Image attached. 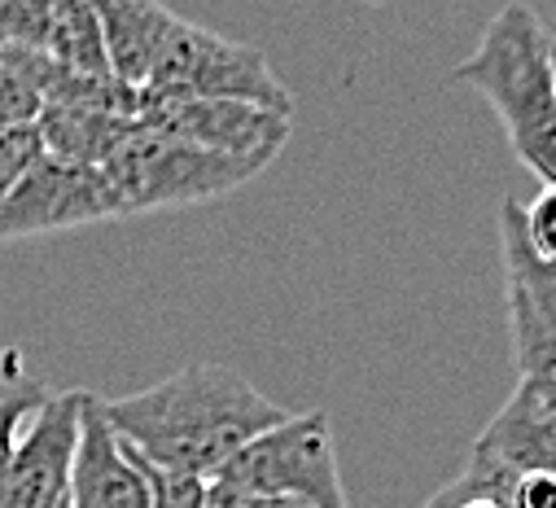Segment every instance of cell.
Returning <instances> with one entry per match:
<instances>
[{
    "label": "cell",
    "mask_w": 556,
    "mask_h": 508,
    "mask_svg": "<svg viewBox=\"0 0 556 508\" xmlns=\"http://www.w3.org/2000/svg\"><path fill=\"white\" fill-rule=\"evenodd\" d=\"M45 53L62 66H75V71H110L92 0H49Z\"/></svg>",
    "instance_id": "15"
},
{
    "label": "cell",
    "mask_w": 556,
    "mask_h": 508,
    "mask_svg": "<svg viewBox=\"0 0 556 508\" xmlns=\"http://www.w3.org/2000/svg\"><path fill=\"white\" fill-rule=\"evenodd\" d=\"M66 508H150V482L141 473V460L118 439L105 417V399L92 391H84Z\"/></svg>",
    "instance_id": "10"
},
{
    "label": "cell",
    "mask_w": 556,
    "mask_h": 508,
    "mask_svg": "<svg viewBox=\"0 0 556 508\" xmlns=\"http://www.w3.org/2000/svg\"><path fill=\"white\" fill-rule=\"evenodd\" d=\"M517 386H526L539 404L556 408V346H552V351H543L530 368H521V381H517Z\"/></svg>",
    "instance_id": "22"
},
{
    "label": "cell",
    "mask_w": 556,
    "mask_h": 508,
    "mask_svg": "<svg viewBox=\"0 0 556 508\" xmlns=\"http://www.w3.org/2000/svg\"><path fill=\"white\" fill-rule=\"evenodd\" d=\"M215 478L258 495H290L312 508H351L329 412H290L281 426L263 430L237 456H228Z\"/></svg>",
    "instance_id": "5"
},
{
    "label": "cell",
    "mask_w": 556,
    "mask_h": 508,
    "mask_svg": "<svg viewBox=\"0 0 556 508\" xmlns=\"http://www.w3.org/2000/svg\"><path fill=\"white\" fill-rule=\"evenodd\" d=\"M460 495H465V478H456V482H447L434 499H426V508H456L460 504Z\"/></svg>",
    "instance_id": "24"
},
{
    "label": "cell",
    "mask_w": 556,
    "mask_h": 508,
    "mask_svg": "<svg viewBox=\"0 0 556 508\" xmlns=\"http://www.w3.org/2000/svg\"><path fill=\"white\" fill-rule=\"evenodd\" d=\"M49 150H45V137L36 123H23V127H0V198H5L27 172L31 163H40Z\"/></svg>",
    "instance_id": "16"
},
{
    "label": "cell",
    "mask_w": 556,
    "mask_h": 508,
    "mask_svg": "<svg viewBox=\"0 0 556 508\" xmlns=\"http://www.w3.org/2000/svg\"><path fill=\"white\" fill-rule=\"evenodd\" d=\"M49 31V0H0V49L23 45L45 49Z\"/></svg>",
    "instance_id": "17"
},
{
    "label": "cell",
    "mask_w": 556,
    "mask_h": 508,
    "mask_svg": "<svg viewBox=\"0 0 556 508\" xmlns=\"http://www.w3.org/2000/svg\"><path fill=\"white\" fill-rule=\"evenodd\" d=\"M500 254H504V285H508V320L517 368H530L543 351L556 346V264L526 237V206L504 202L500 215Z\"/></svg>",
    "instance_id": "9"
},
{
    "label": "cell",
    "mask_w": 556,
    "mask_h": 508,
    "mask_svg": "<svg viewBox=\"0 0 556 508\" xmlns=\"http://www.w3.org/2000/svg\"><path fill=\"white\" fill-rule=\"evenodd\" d=\"M372 5H381V0H372Z\"/></svg>",
    "instance_id": "25"
},
{
    "label": "cell",
    "mask_w": 556,
    "mask_h": 508,
    "mask_svg": "<svg viewBox=\"0 0 556 508\" xmlns=\"http://www.w3.org/2000/svg\"><path fill=\"white\" fill-rule=\"evenodd\" d=\"M101 167H105V176L118 193L123 219L228 198L232 189L250 185L263 172V163H254V158H232V154H219V150H202V145H189L180 137L154 132V127H146V123H136L123 137V145Z\"/></svg>",
    "instance_id": "3"
},
{
    "label": "cell",
    "mask_w": 556,
    "mask_h": 508,
    "mask_svg": "<svg viewBox=\"0 0 556 508\" xmlns=\"http://www.w3.org/2000/svg\"><path fill=\"white\" fill-rule=\"evenodd\" d=\"M180 97H232V101H254L267 110L294 114V97L276 79L263 49L215 36L185 18H176V27L167 31L154 58V71L141 84V105L180 101Z\"/></svg>",
    "instance_id": "4"
},
{
    "label": "cell",
    "mask_w": 556,
    "mask_h": 508,
    "mask_svg": "<svg viewBox=\"0 0 556 508\" xmlns=\"http://www.w3.org/2000/svg\"><path fill=\"white\" fill-rule=\"evenodd\" d=\"M101 219H123L105 167L53 158V154L31 163V172L0 198V241L49 237Z\"/></svg>",
    "instance_id": "6"
},
{
    "label": "cell",
    "mask_w": 556,
    "mask_h": 508,
    "mask_svg": "<svg viewBox=\"0 0 556 508\" xmlns=\"http://www.w3.org/2000/svg\"><path fill=\"white\" fill-rule=\"evenodd\" d=\"M469 473L486 482V491L500 499L521 473H556V408L539 404L526 386H517L473 443Z\"/></svg>",
    "instance_id": "11"
},
{
    "label": "cell",
    "mask_w": 556,
    "mask_h": 508,
    "mask_svg": "<svg viewBox=\"0 0 556 508\" xmlns=\"http://www.w3.org/2000/svg\"><path fill=\"white\" fill-rule=\"evenodd\" d=\"M504 499L508 508H556V473H521Z\"/></svg>",
    "instance_id": "21"
},
{
    "label": "cell",
    "mask_w": 556,
    "mask_h": 508,
    "mask_svg": "<svg viewBox=\"0 0 556 508\" xmlns=\"http://www.w3.org/2000/svg\"><path fill=\"white\" fill-rule=\"evenodd\" d=\"M456 508H508V499L491 495V491H486V482H478L473 473H465V495H460V504H456Z\"/></svg>",
    "instance_id": "23"
},
{
    "label": "cell",
    "mask_w": 556,
    "mask_h": 508,
    "mask_svg": "<svg viewBox=\"0 0 556 508\" xmlns=\"http://www.w3.org/2000/svg\"><path fill=\"white\" fill-rule=\"evenodd\" d=\"M53 391L45 386L40 377H31V368L23 364V351H0V486H5L10 460L31 426V417L40 412V404Z\"/></svg>",
    "instance_id": "14"
},
{
    "label": "cell",
    "mask_w": 556,
    "mask_h": 508,
    "mask_svg": "<svg viewBox=\"0 0 556 508\" xmlns=\"http://www.w3.org/2000/svg\"><path fill=\"white\" fill-rule=\"evenodd\" d=\"M36 127H40L45 150L53 158L101 167L123 145V137L136 127V118L110 114V110H84V105H45Z\"/></svg>",
    "instance_id": "13"
},
{
    "label": "cell",
    "mask_w": 556,
    "mask_h": 508,
    "mask_svg": "<svg viewBox=\"0 0 556 508\" xmlns=\"http://www.w3.org/2000/svg\"><path fill=\"white\" fill-rule=\"evenodd\" d=\"M452 79L482 92L517 163L543 185H556V36L543 18L521 0H508Z\"/></svg>",
    "instance_id": "2"
},
{
    "label": "cell",
    "mask_w": 556,
    "mask_h": 508,
    "mask_svg": "<svg viewBox=\"0 0 556 508\" xmlns=\"http://www.w3.org/2000/svg\"><path fill=\"white\" fill-rule=\"evenodd\" d=\"M105 417L141 460L172 473L215 478L228 456L290 412L276 408L237 368L198 359L136 395L105 399Z\"/></svg>",
    "instance_id": "1"
},
{
    "label": "cell",
    "mask_w": 556,
    "mask_h": 508,
    "mask_svg": "<svg viewBox=\"0 0 556 508\" xmlns=\"http://www.w3.org/2000/svg\"><path fill=\"white\" fill-rule=\"evenodd\" d=\"M141 473L150 482V508H202V499H206V478L172 473V469H159L150 460H141Z\"/></svg>",
    "instance_id": "18"
},
{
    "label": "cell",
    "mask_w": 556,
    "mask_h": 508,
    "mask_svg": "<svg viewBox=\"0 0 556 508\" xmlns=\"http://www.w3.org/2000/svg\"><path fill=\"white\" fill-rule=\"evenodd\" d=\"M45 110L40 92L0 58V127H23V123H36Z\"/></svg>",
    "instance_id": "19"
},
{
    "label": "cell",
    "mask_w": 556,
    "mask_h": 508,
    "mask_svg": "<svg viewBox=\"0 0 556 508\" xmlns=\"http://www.w3.org/2000/svg\"><path fill=\"white\" fill-rule=\"evenodd\" d=\"M92 14L101 23L110 71L127 88L141 92L167 31L176 27V14L163 5V0H92Z\"/></svg>",
    "instance_id": "12"
},
{
    "label": "cell",
    "mask_w": 556,
    "mask_h": 508,
    "mask_svg": "<svg viewBox=\"0 0 556 508\" xmlns=\"http://www.w3.org/2000/svg\"><path fill=\"white\" fill-rule=\"evenodd\" d=\"M79 412L84 391H53L40 404L10 460L5 486H0V508H66L71 465L79 447Z\"/></svg>",
    "instance_id": "8"
},
{
    "label": "cell",
    "mask_w": 556,
    "mask_h": 508,
    "mask_svg": "<svg viewBox=\"0 0 556 508\" xmlns=\"http://www.w3.org/2000/svg\"><path fill=\"white\" fill-rule=\"evenodd\" d=\"M526 237L547 264H556V185H543V193L526 206Z\"/></svg>",
    "instance_id": "20"
},
{
    "label": "cell",
    "mask_w": 556,
    "mask_h": 508,
    "mask_svg": "<svg viewBox=\"0 0 556 508\" xmlns=\"http://www.w3.org/2000/svg\"><path fill=\"white\" fill-rule=\"evenodd\" d=\"M136 123L154 127V132L180 137L202 150H219L232 158H254V163H276V154L290 141V114L267 110L254 101H232V97H180V101H146L136 110Z\"/></svg>",
    "instance_id": "7"
}]
</instances>
